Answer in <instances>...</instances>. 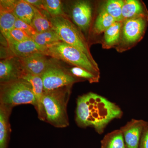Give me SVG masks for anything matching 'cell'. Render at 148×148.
I'll use <instances>...</instances> for the list:
<instances>
[{"label":"cell","mask_w":148,"mask_h":148,"mask_svg":"<svg viewBox=\"0 0 148 148\" xmlns=\"http://www.w3.org/2000/svg\"><path fill=\"white\" fill-rule=\"evenodd\" d=\"M33 8L34 11V15L31 25L37 33H42L52 29L50 18H48L45 14L42 12V10L34 7Z\"/></svg>","instance_id":"d6986e66"},{"label":"cell","mask_w":148,"mask_h":148,"mask_svg":"<svg viewBox=\"0 0 148 148\" xmlns=\"http://www.w3.org/2000/svg\"><path fill=\"white\" fill-rule=\"evenodd\" d=\"M122 14L123 21L141 16L148 17L147 10L145 5L138 0L124 1Z\"/></svg>","instance_id":"9a60e30c"},{"label":"cell","mask_w":148,"mask_h":148,"mask_svg":"<svg viewBox=\"0 0 148 148\" xmlns=\"http://www.w3.org/2000/svg\"><path fill=\"white\" fill-rule=\"evenodd\" d=\"M45 10L51 17L68 16L64 12L63 3L60 0H43Z\"/></svg>","instance_id":"cb8c5ba5"},{"label":"cell","mask_w":148,"mask_h":148,"mask_svg":"<svg viewBox=\"0 0 148 148\" xmlns=\"http://www.w3.org/2000/svg\"><path fill=\"white\" fill-rule=\"evenodd\" d=\"M139 148H148V122H147L143 128L140 138Z\"/></svg>","instance_id":"f1b7e54d"},{"label":"cell","mask_w":148,"mask_h":148,"mask_svg":"<svg viewBox=\"0 0 148 148\" xmlns=\"http://www.w3.org/2000/svg\"><path fill=\"white\" fill-rule=\"evenodd\" d=\"M121 22H115L104 32L105 45L110 47L115 45L119 41L121 35Z\"/></svg>","instance_id":"7402d4cb"},{"label":"cell","mask_w":148,"mask_h":148,"mask_svg":"<svg viewBox=\"0 0 148 148\" xmlns=\"http://www.w3.org/2000/svg\"><path fill=\"white\" fill-rule=\"evenodd\" d=\"M44 53L51 58L82 68L100 76L98 66H95L87 56L76 48L63 42H59L48 47Z\"/></svg>","instance_id":"5b68a950"},{"label":"cell","mask_w":148,"mask_h":148,"mask_svg":"<svg viewBox=\"0 0 148 148\" xmlns=\"http://www.w3.org/2000/svg\"><path fill=\"white\" fill-rule=\"evenodd\" d=\"M13 12L16 18L32 24L34 15V8L25 0L17 1Z\"/></svg>","instance_id":"e0dca14e"},{"label":"cell","mask_w":148,"mask_h":148,"mask_svg":"<svg viewBox=\"0 0 148 148\" xmlns=\"http://www.w3.org/2000/svg\"><path fill=\"white\" fill-rule=\"evenodd\" d=\"M44 53H36L19 58L23 69L27 73L41 76L47 69L50 58Z\"/></svg>","instance_id":"8fae6325"},{"label":"cell","mask_w":148,"mask_h":148,"mask_svg":"<svg viewBox=\"0 0 148 148\" xmlns=\"http://www.w3.org/2000/svg\"><path fill=\"white\" fill-rule=\"evenodd\" d=\"M148 17H136L124 21L123 36L125 42L133 43L143 37L147 22Z\"/></svg>","instance_id":"9c48e42d"},{"label":"cell","mask_w":148,"mask_h":148,"mask_svg":"<svg viewBox=\"0 0 148 148\" xmlns=\"http://www.w3.org/2000/svg\"><path fill=\"white\" fill-rule=\"evenodd\" d=\"M71 88L67 86L44 92L43 104L46 121L55 127L64 128L69 125L67 106Z\"/></svg>","instance_id":"7a4b0ae2"},{"label":"cell","mask_w":148,"mask_h":148,"mask_svg":"<svg viewBox=\"0 0 148 148\" xmlns=\"http://www.w3.org/2000/svg\"><path fill=\"white\" fill-rule=\"evenodd\" d=\"M16 18L13 12L0 10L1 32L7 42L12 38L10 32L14 29Z\"/></svg>","instance_id":"2e32d148"},{"label":"cell","mask_w":148,"mask_h":148,"mask_svg":"<svg viewBox=\"0 0 148 148\" xmlns=\"http://www.w3.org/2000/svg\"><path fill=\"white\" fill-rule=\"evenodd\" d=\"M19 58L15 56L2 59L0 61V83L21 79L26 73Z\"/></svg>","instance_id":"ba28073f"},{"label":"cell","mask_w":148,"mask_h":148,"mask_svg":"<svg viewBox=\"0 0 148 148\" xmlns=\"http://www.w3.org/2000/svg\"><path fill=\"white\" fill-rule=\"evenodd\" d=\"M12 110L0 105V148H8L11 132L9 119Z\"/></svg>","instance_id":"5bb4252c"},{"label":"cell","mask_w":148,"mask_h":148,"mask_svg":"<svg viewBox=\"0 0 148 148\" xmlns=\"http://www.w3.org/2000/svg\"><path fill=\"white\" fill-rule=\"evenodd\" d=\"M27 2L32 6L40 10H45L44 6L43 0H25Z\"/></svg>","instance_id":"f546056e"},{"label":"cell","mask_w":148,"mask_h":148,"mask_svg":"<svg viewBox=\"0 0 148 148\" xmlns=\"http://www.w3.org/2000/svg\"><path fill=\"white\" fill-rule=\"evenodd\" d=\"M24 104H31L36 108V98L29 82L21 79L1 83L0 105L12 109Z\"/></svg>","instance_id":"3957f363"},{"label":"cell","mask_w":148,"mask_h":148,"mask_svg":"<svg viewBox=\"0 0 148 148\" xmlns=\"http://www.w3.org/2000/svg\"><path fill=\"white\" fill-rule=\"evenodd\" d=\"M14 28L22 30L28 34L32 38L37 33L36 31L31 24H28L18 18H16L15 21Z\"/></svg>","instance_id":"484cf974"},{"label":"cell","mask_w":148,"mask_h":148,"mask_svg":"<svg viewBox=\"0 0 148 148\" xmlns=\"http://www.w3.org/2000/svg\"><path fill=\"white\" fill-rule=\"evenodd\" d=\"M147 122L132 119L120 129L123 134L126 148H139L143 128Z\"/></svg>","instance_id":"30bf717a"},{"label":"cell","mask_w":148,"mask_h":148,"mask_svg":"<svg viewBox=\"0 0 148 148\" xmlns=\"http://www.w3.org/2000/svg\"><path fill=\"white\" fill-rule=\"evenodd\" d=\"M124 1L109 0L107 1L103 8L115 20L116 22H121L123 19L122 8Z\"/></svg>","instance_id":"603a6c76"},{"label":"cell","mask_w":148,"mask_h":148,"mask_svg":"<svg viewBox=\"0 0 148 148\" xmlns=\"http://www.w3.org/2000/svg\"><path fill=\"white\" fill-rule=\"evenodd\" d=\"M70 13L73 23L80 30L86 32L89 29L92 15V6L90 1H75L72 5Z\"/></svg>","instance_id":"52a82bcc"},{"label":"cell","mask_w":148,"mask_h":148,"mask_svg":"<svg viewBox=\"0 0 148 148\" xmlns=\"http://www.w3.org/2000/svg\"><path fill=\"white\" fill-rule=\"evenodd\" d=\"M123 112L117 105L92 92L77 99L75 121L80 127H93L102 134L109 123L121 118Z\"/></svg>","instance_id":"6da1fadb"},{"label":"cell","mask_w":148,"mask_h":148,"mask_svg":"<svg viewBox=\"0 0 148 148\" xmlns=\"http://www.w3.org/2000/svg\"><path fill=\"white\" fill-rule=\"evenodd\" d=\"M32 38L37 44L45 47L61 41L57 33L52 29L42 33H37Z\"/></svg>","instance_id":"ffe728a7"},{"label":"cell","mask_w":148,"mask_h":148,"mask_svg":"<svg viewBox=\"0 0 148 148\" xmlns=\"http://www.w3.org/2000/svg\"><path fill=\"white\" fill-rule=\"evenodd\" d=\"M17 2L15 0H1L0 10L13 12Z\"/></svg>","instance_id":"83f0119b"},{"label":"cell","mask_w":148,"mask_h":148,"mask_svg":"<svg viewBox=\"0 0 148 148\" xmlns=\"http://www.w3.org/2000/svg\"><path fill=\"white\" fill-rule=\"evenodd\" d=\"M22 79L27 81L32 86L37 103L36 110L38 113V118L42 121H46V117L43 104V96L44 90L41 76L32 75L27 72L22 77Z\"/></svg>","instance_id":"7c38bea8"},{"label":"cell","mask_w":148,"mask_h":148,"mask_svg":"<svg viewBox=\"0 0 148 148\" xmlns=\"http://www.w3.org/2000/svg\"><path fill=\"white\" fill-rule=\"evenodd\" d=\"M57 61L51 58L47 69L41 76L44 91L72 86L75 83L83 81L73 76L68 69L58 64Z\"/></svg>","instance_id":"8992f818"},{"label":"cell","mask_w":148,"mask_h":148,"mask_svg":"<svg viewBox=\"0 0 148 148\" xmlns=\"http://www.w3.org/2000/svg\"><path fill=\"white\" fill-rule=\"evenodd\" d=\"M115 22H116L115 20L102 9L97 16L93 25V32L95 34H100L106 32Z\"/></svg>","instance_id":"44dd1931"},{"label":"cell","mask_w":148,"mask_h":148,"mask_svg":"<svg viewBox=\"0 0 148 148\" xmlns=\"http://www.w3.org/2000/svg\"><path fill=\"white\" fill-rule=\"evenodd\" d=\"M101 148H125L123 134L121 130L105 135L101 141Z\"/></svg>","instance_id":"ac0fdd59"},{"label":"cell","mask_w":148,"mask_h":148,"mask_svg":"<svg viewBox=\"0 0 148 148\" xmlns=\"http://www.w3.org/2000/svg\"><path fill=\"white\" fill-rule=\"evenodd\" d=\"M10 36L12 39L17 42H21L32 39V37L20 29L14 28L10 32Z\"/></svg>","instance_id":"4316f807"},{"label":"cell","mask_w":148,"mask_h":148,"mask_svg":"<svg viewBox=\"0 0 148 148\" xmlns=\"http://www.w3.org/2000/svg\"><path fill=\"white\" fill-rule=\"evenodd\" d=\"M68 70L74 77L83 81L87 80L90 83H97L99 82L100 76L92 73L82 68L73 66Z\"/></svg>","instance_id":"d4e9b609"},{"label":"cell","mask_w":148,"mask_h":148,"mask_svg":"<svg viewBox=\"0 0 148 148\" xmlns=\"http://www.w3.org/2000/svg\"><path fill=\"white\" fill-rule=\"evenodd\" d=\"M50 19L52 29L57 33L61 41L82 51L95 66H98L90 53L87 40L81 30L68 16L51 17Z\"/></svg>","instance_id":"277c9868"},{"label":"cell","mask_w":148,"mask_h":148,"mask_svg":"<svg viewBox=\"0 0 148 148\" xmlns=\"http://www.w3.org/2000/svg\"><path fill=\"white\" fill-rule=\"evenodd\" d=\"M7 42L12 55L18 58L27 57L36 53H44L47 48L39 45L32 39L17 42L12 38Z\"/></svg>","instance_id":"4fadbf2b"}]
</instances>
